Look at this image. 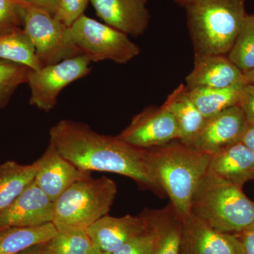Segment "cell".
Segmentation results:
<instances>
[{
    "label": "cell",
    "instance_id": "3957f363",
    "mask_svg": "<svg viewBox=\"0 0 254 254\" xmlns=\"http://www.w3.org/2000/svg\"><path fill=\"white\" fill-rule=\"evenodd\" d=\"M246 0H193L185 6L195 55L230 51L246 16Z\"/></svg>",
    "mask_w": 254,
    "mask_h": 254
},
{
    "label": "cell",
    "instance_id": "8d00e7d4",
    "mask_svg": "<svg viewBox=\"0 0 254 254\" xmlns=\"http://www.w3.org/2000/svg\"><path fill=\"white\" fill-rule=\"evenodd\" d=\"M91 254H110L107 253H102V252H99V251L97 250L96 249H93V250L92 251Z\"/></svg>",
    "mask_w": 254,
    "mask_h": 254
},
{
    "label": "cell",
    "instance_id": "52a82bcc",
    "mask_svg": "<svg viewBox=\"0 0 254 254\" xmlns=\"http://www.w3.org/2000/svg\"><path fill=\"white\" fill-rule=\"evenodd\" d=\"M22 7L23 29L34 45L43 66L82 55L67 26L43 10L23 3Z\"/></svg>",
    "mask_w": 254,
    "mask_h": 254
},
{
    "label": "cell",
    "instance_id": "7c38bea8",
    "mask_svg": "<svg viewBox=\"0 0 254 254\" xmlns=\"http://www.w3.org/2000/svg\"><path fill=\"white\" fill-rule=\"evenodd\" d=\"M143 212L138 215L112 217L107 215L86 230L93 247L102 253L112 254L133 237L149 230Z\"/></svg>",
    "mask_w": 254,
    "mask_h": 254
},
{
    "label": "cell",
    "instance_id": "4fadbf2b",
    "mask_svg": "<svg viewBox=\"0 0 254 254\" xmlns=\"http://www.w3.org/2000/svg\"><path fill=\"white\" fill-rule=\"evenodd\" d=\"M54 201L34 182L0 213V229L33 227L53 222Z\"/></svg>",
    "mask_w": 254,
    "mask_h": 254
},
{
    "label": "cell",
    "instance_id": "ac0fdd59",
    "mask_svg": "<svg viewBox=\"0 0 254 254\" xmlns=\"http://www.w3.org/2000/svg\"><path fill=\"white\" fill-rule=\"evenodd\" d=\"M143 213L156 237L153 254H181L184 220L173 205Z\"/></svg>",
    "mask_w": 254,
    "mask_h": 254
},
{
    "label": "cell",
    "instance_id": "d4e9b609",
    "mask_svg": "<svg viewBox=\"0 0 254 254\" xmlns=\"http://www.w3.org/2000/svg\"><path fill=\"white\" fill-rule=\"evenodd\" d=\"M93 249L84 230L58 232L44 245L46 254H91Z\"/></svg>",
    "mask_w": 254,
    "mask_h": 254
},
{
    "label": "cell",
    "instance_id": "30bf717a",
    "mask_svg": "<svg viewBox=\"0 0 254 254\" xmlns=\"http://www.w3.org/2000/svg\"><path fill=\"white\" fill-rule=\"evenodd\" d=\"M248 126L239 105L206 119L190 146L209 155L216 154L230 145L239 143Z\"/></svg>",
    "mask_w": 254,
    "mask_h": 254
},
{
    "label": "cell",
    "instance_id": "4316f807",
    "mask_svg": "<svg viewBox=\"0 0 254 254\" xmlns=\"http://www.w3.org/2000/svg\"><path fill=\"white\" fill-rule=\"evenodd\" d=\"M22 9L18 0H0V36L23 28Z\"/></svg>",
    "mask_w": 254,
    "mask_h": 254
},
{
    "label": "cell",
    "instance_id": "44dd1931",
    "mask_svg": "<svg viewBox=\"0 0 254 254\" xmlns=\"http://www.w3.org/2000/svg\"><path fill=\"white\" fill-rule=\"evenodd\" d=\"M247 84L248 83H239L227 88H187L190 100L203 116L208 119L228 108L239 105Z\"/></svg>",
    "mask_w": 254,
    "mask_h": 254
},
{
    "label": "cell",
    "instance_id": "5b68a950",
    "mask_svg": "<svg viewBox=\"0 0 254 254\" xmlns=\"http://www.w3.org/2000/svg\"><path fill=\"white\" fill-rule=\"evenodd\" d=\"M118 186L106 177H92L75 182L54 202L53 223L58 232L86 230L108 215Z\"/></svg>",
    "mask_w": 254,
    "mask_h": 254
},
{
    "label": "cell",
    "instance_id": "603a6c76",
    "mask_svg": "<svg viewBox=\"0 0 254 254\" xmlns=\"http://www.w3.org/2000/svg\"><path fill=\"white\" fill-rule=\"evenodd\" d=\"M0 60L19 64L33 70L43 67L34 45L23 28L0 36Z\"/></svg>",
    "mask_w": 254,
    "mask_h": 254
},
{
    "label": "cell",
    "instance_id": "d6a6232c",
    "mask_svg": "<svg viewBox=\"0 0 254 254\" xmlns=\"http://www.w3.org/2000/svg\"><path fill=\"white\" fill-rule=\"evenodd\" d=\"M241 142L254 152V125H248Z\"/></svg>",
    "mask_w": 254,
    "mask_h": 254
},
{
    "label": "cell",
    "instance_id": "d590c367",
    "mask_svg": "<svg viewBox=\"0 0 254 254\" xmlns=\"http://www.w3.org/2000/svg\"><path fill=\"white\" fill-rule=\"evenodd\" d=\"M176 4H178L179 6L185 7L187 4H190L193 0H174Z\"/></svg>",
    "mask_w": 254,
    "mask_h": 254
},
{
    "label": "cell",
    "instance_id": "e575fe53",
    "mask_svg": "<svg viewBox=\"0 0 254 254\" xmlns=\"http://www.w3.org/2000/svg\"><path fill=\"white\" fill-rule=\"evenodd\" d=\"M246 78H247V83L250 84L254 85V68L250 71L245 73Z\"/></svg>",
    "mask_w": 254,
    "mask_h": 254
},
{
    "label": "cell",
    "instance_id": "f1b7e54d",
    "mask_svg": "<svg viewBox=\"0 0 254 254\" xmlns=\"http://www.w3.org/2000/svg\"><path fill=\"white\" fill-rule=\"evenodd\" d=\"M90 0H59L54 17L69 27L83 15Z\"/></svg>",
    "mask_w": 254,
    "mask_h": 254
},
{
    "label": "cell",
    "instance_id": "8992f818",
    "mask_svg": "<svg viewBox=\"0 0 254 254\" xmlns=\"http://www.w3.org/2000/svg\"><path fill=\"white\" fill-rule=\"evenodd\" d=\"M68 31L75 46L91 63L111 60L125 64L141 52L128 35L84 14L68 27Z\"/></svg>",
    "mask_w": 254,
    "mask_h": 254
},
{
    "label": "cell",
    "instance_id": "f546056e",
    "mask_svg": "<svg viewBox=\"0 0 254 254\" xmlns=\"http://www.w3.org/2000/svg\"><path fill=\"white\" fill-rule=\"evenodd\" d=\"M248 125H254V85H246L240 104Z\"/></svg>",
    "mask_w": 254,
    "mask_h": 254
},
{
    "label": "cell",
    "instance_id": "836d02e7",
    "mask_svg": "<svg viewBox=\"0 0 254 254\" xmlns=\"http://www.w3.org/2000/svg\"><path fill=\"white\" fill-rule=\"evenodd\" d=\"M44 245H37L35 247H31L28 250L21 252L20 254H46L45 253Z\"/></svg>",
    "mask_w": 254,
    "mask_h": 254
},
{
    "label": "cell",
    "instance_id": "2e32d148",
    "mask_svg": "<svg viewBox=\"0 0 254 254\" xmlns=\"http://www.w3.org/2000/svg\"><path fill=\"white\" fill-rule=\"evenodd\" d=\"M187 88H227L248 83L245 73L225 55H195L194 66L186 78Z\"/></svg>",
    "mask_w": 254,
    "mask_h": 254
},
{
    "label": "cell",
    "instance_id": "4dcf8cb0",
    "mask_svg": "<svg viewBox=\"0 0 254 254\" xmlns=\"http://www.w3.org/2000/svg\"><path fill=\"white\" fill-rule=\"evenodd\" d=\"M242 254H254V223L237 234Z\"/></svg>",
    "mask_w": 254,
    "mask_h": 254
},
{
    "label": "cell",
    "instance_id": "ba28073f",
    "mask_svg": "<svg viewBox=\"0 0 254 254\" xmlns=\"http://www.w3.org/2000/svg\"><path fill=\"white\" fill-rule=\"evenodd\" d=\"M91 63L86 55H81L38 70L31 68L27 81L31 89L30 104L47 113L53 110L65 87L89 74Z\"/></svg>",
    "mask_w": 254,
    "mask_h": 254
},
{
    "label": "cell",
    "instance_id": "e0dca14e",
    "mask_svg": "<svg viewBox=\"0 0 254 254\" xmlns=\"http://www.w3.org/2000/svg\"><path fill=\"white\" fill-rule=\"evenodd\" d=\"M208 170L242 189L254 180V152L239 142L210 155Z\"/></svg>",
    "mask_w": 254,
    "mask_h": 254
},
{
    "label": "cell",
    "instance_id": "9c48e42d",
    "mask_svg": "<svg viewBox=\"0 0 254 254\" xmlns=\"http://www.w3.org/2000/svg\"><path fill=\"white\" fill-rule=\"evenodd\" d=\"M136 148L147 149L180 139L175 118L162 105L148 107L132 119L118 136Z\"/></svg>",
    "mask_w": 254,
    "mask_h": 254
},
{
    "label": "cell",
    "instance_id": "8fae6325",
    "mask_svg": "<svg viewBox=\"0 0 254 254\" xmlns=\"http://www.w3.org/2000/svg\"><path fill=\"white\" fill-rule=\"evenodd\" d=\"M36 163L33 182L54 202L75 182L91 177V172L75 166L50 143Z\"/></svg>",
    "mask_w": 254,
    "mask_h": 254
},
{
    "label": "cell",
    "instance_id": "9a60e30c",
    "mask_svg": "<svg viewBox=\"0 0 254 254\" xmlns=\"http://www.w3.org/2000/svg\"><path fill=\"white\" fill-rule=\"evenodd\" d=\"M148 0H90L105 24L127 35L143 34L149 25Z\"/></svg>",
    "mask_w": 254,
    "mask_h": 254
},
{
    "label": "cell",
    "instance_id": "484cf974",
    "mask_svg": "<svg viewBox=\"0 0 254 254\" xmlns=\"http://www.w3.org/2000/svg\"><path fill=\"white\" fill-rule=\"evenodd\" d=\"M30 69L22 64L0 60V109L9 103L18 86L27 83Z\"/></svg>",
    "mask_w": 254,
    "mask_h": 254
},
{
    "label": "cell",
    "instance_id": "5bb4252c",
    "mask_svg": "<svg viewBox=\"0 0 254 254\" xmlns=\"http://www.w3.org/2000/svg\"><path fill=\"white\" fill-rule=\"evenodd\" d=\"M183 220L181 254H242L234 234L217 231L193 215Z\"/></svg>",
    "mask_w": 254,
    "mask_h": 254
},
{
    "label": "cell",
    "instance_id": "d6986e66",
    "mask_svg": "<svg viewBox=\"0 0 254 254\" xmlns=\"http://www.w3.org/2000/svg\"><path fill=\"white\" fill-rule=\"evenodd\" d=\"M173 115L180 130V141L190 145L203 127L206 118L203 116L189 96L185 85H180L169 95L163 105Z\"/></svg>",
    "mask_w": 254,
    "mask_h": 254
},
{
    "label": "cell",
    "instance_id": "1f68e13d",
    "mask_svg": "<svg viewBox=\"0 0 254 254\" xmlns=\"http://www.w3.org/2000/svg\"><path fill=\"white\" fill-rule=\"evenodd\" d=\"M23 4L33 6L36 9L43 10L55 16L58 9L59 0H18Z\"/></svg>",
    "mask_w": 254,
    "mask_h": 254
},
{
    "label": "cell",
    "instance_id": "277c9868",
    "mask_svg": "<svg viewBox=\"0 0 254 254\" xmlns=\"http://www.w3.org/2000/svg\"><path fill=\"white\" fill-rule=\"evenodd\" d=\"M190 214L217 231L237 234L254 223V203L242 189L208 170L192 197Z\"/></svg>",
    "mask_w": 254,
    "mask_h": 254
},
{
    "label": "cell",
    "instance_id": "cb8c5ba5",
    "mask_svg": "<svg viewBox=\"0 0 254 254\" xmlns=\"http://www.w3.org/2000/svg\"><path fill=\"white\" fill-rule=\"evenodd\" d=\"M228 58L244 73L254 68V14H247Z\"/></svg>",
    "mask_w": 254,
    "mask_h": 254
},
{
    "label": "cell",
    "instance_id": "83f0119b",
    "mask_svg": "<svg viewBox=\"0 0 254 254\" xmlns=\"http://www.w3.org/2000/svg\"><path fill=\"white\" fill-rule=\"evenodd\" d=\"M149 227L148 232L128 240L112 254H154L156 237L154 231L150 225Z\"/></svg>",
    "mask_w": 254,
    "mask_h": 254
},
{
    "label": "cell",
    "instance_id": "ffe728a7",
    "mask_svg": "<svg viewBox=\"0 0 254 254\" xmlns=\"http://www.w3.org/2000/svg\"><path fill=\"white\" fill-rule=\"evenodd\" d=\"M58 232L53 222L0 229V254H20L35 246L46 244Z\"/></svg>",
    "mask_w": 254,
    "mask_h": 254
},
{
    "label": "cell",
    "instance_id": "7402d4cb",
    "mask_svg": "<svg viewBox=\"0 0 254 254\" xmlns=\"http://www.w3.org/2000/svg\"><path fill=\"white\" fill-rule=\"evenodd\" d=\"M37 170L36 161L30 165L15 161L5 162L0 165V213L8 208L31 185Z\"/></svg>",
    "mask_w": 254,
    "mask_h": 254
},
{
    "label": "cell",
    "instance_id": "7a4b0ae2",
    "mask_svg": "<svg viewBox=\"0 0 254 254\" xmlns=\"http://www.w3.org/2000/svg\"><path fill=\"white\" fill-rule=\"evenodd\" d=\"M145 153L152 175L171 204L182 218H188L192 197L208 171L210 155L180 140L147 148Z\"/></svg>",
    "mask_w": 254,
    "mask_h": 254
},
{
    "label": "cell",
    "instance_id": "6da1fadb",
    "mask_svg": "<svg viewBox=\"0 0 254 254\" xmlns=\"http://www.w3.org/2000/svg\"><path fill=\"white\" fill-rule=\"evenodd\" d=\"M50 143L81 170L118 174L134 180L142 190L166 196L150 172L145 149L118 136L100 134L86 124L63 120L50 128Z\"/></svg>",
    "mask_w": 254,
    "mask_h": 254
}]
</instances>
